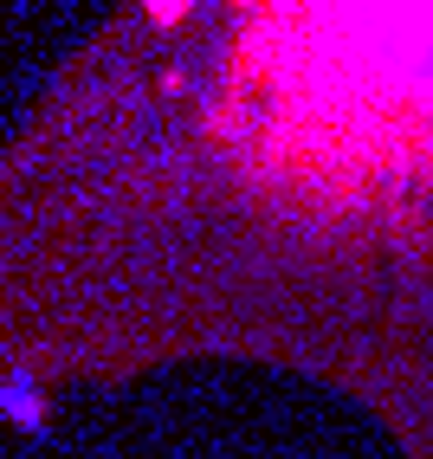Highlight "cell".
Segmentation results:
<instances>
[{
	"instance_id": "obj_2",
	"label": "cell",
	"mask_w": 433,
	"mask_h": 459,
	"mask_svg": "<svg viewBox=\"0 0 433 459\" xmlns=\"http://www.w3.org/2000/svg\"><path fill=\"white\" fill-rule=\"evenodd\" d=\"M149 7H156L162 20H175V13H181V0H149Z\"/></svg>"
},
{
	"instance_id": "obj_1",
	"label": "cell",
	"mask_w": 433,
	"mask_h": 459,
	"mask_svg": "<svg viewBox=\"0 0 433 459\" xmlns=\"http://www.w3.org/2000/svg\"><path fill=\"white\" fill-rule=\"evenodd\" d=\"M0 408H7V420L13 427H26V434H39V427H46V394L33 388V376H7V388H0Z\"/></svg>"
}]
</instances>
